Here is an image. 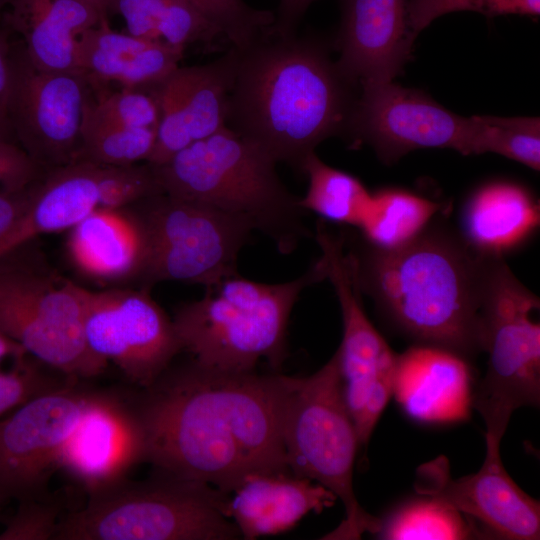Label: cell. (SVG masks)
<instances>
[{
	"label": "cell",
	"mask_w": 540,
	"mask_h": 540,
	"mask_svg": "<svg viewBox=\"0 0 540 540\" xmlns=\"http://www.w3.org/2000/svg\"><path fill=\"white\" fill-rule=\"evenodd\" d=\"M131 397L145 462L230 494L249 476L288 473L283 375L170 366Z\"/></svg>",
	"instance_id": "1"
},
{
	"label": "cell",
	"mask_w": 540,
	"mask_h": 540,
	"mask_svg": "<svg viewBox=\"0 0 540 540\" xmlns=\"http://www.w3.org/2000/svg\"><path fill=\"white\" fill-rule=\"evenodd\" d=\"M351 85L318 40L269 32L239 50L226 127L300 171L316 146L346 132Z\"/></svg>",
	"instance_id": "2"
},
{
	"label": "cell",
	"mask_w": 540,
	"mask_h": 540,
	"mask_svg": "<svg viewBox=\"0 0 540 540\" xmlns=\"http://www.w3.org/2000/svg\"><path fill=\"white\" fill-rule=\"evenodd\" d=\"M361 292L416 344L470 361L484 351L482 295L489 256L452 231L428 226L411 242L350 250Z\"/></svg>",
	"instance_id": "3"
},
{
	"label": "cell",
	"mask_w": 540,
	"mask_h": 540,
	"mask_svg": "<svg viewBox=\"0 0 540 540\" xmlns=\"http://www.w3.org/2000/svg\"><path fill=\"white\" fill-rule=\"evenodd\" d=\"M276 165L258 145L224 127L152 166L165 194L246 218L288 254L309 231L306 211Z\"/></svg>",
	"instance_id": "4"
},
{
	"label": "cell",
	"mask_w": 540,
	"mask_h": 540,
	"mask_svg": "<svg viewBox=\"0 0 540 540\" xmlns=\"http://www.w3.org/2000/svg\"><path fill=\"white\" fill-rule=\"evenodd\" d=\"M324 279L320 257L287 282L262 283L236 274L205 287L200 299L182 304L172 318L181 349L209 369L254 371L262 358L279 367L295 303L305 288Z\"/></svg>",
	"instance_id": "5"
},
{
	"label": "cell",
	"mask_w": 540,
	"mask_h": 540,
	"mask_svg": "<svg viewBox=\"0 0 540 540\" xmlns=\"http://www.w3.org/2000/svg\"><path fill=\"white\" fill-rule=\"evenodd\" d=\"M88 494L86 505L60 518L55 540H232L229 494L205 482L157 470Z\"/></svg>",
	"instance_id": "6"
},
{
	"label": "cell",
	"mask_w": 540,
	"mask_h": 540,
	"mask_svg": "<svg viewBox=\"0 0 540 540\" xmlns=\"http://www.w3.org/2000/svg\"><path fill=\"white\" fill-rule=\"evenodd\" d=\"M282 438L292 475L316 481L344 505L345 518L324 539L354 540L375 535L381 518L366 512L353 489L359 441L348 411L338 352L314 374L283 375Z\"/></svg>",
	"instance_id": "7"
},
{
	"label": "cell",
	"mask_w": 540,
	"mask_h": 540,
	"mask_svg": "<svg viewBox=\"0 0 540 540\" xmlns=\"http://www.w3.org/2000/svg\"><path fill=\"white\" fill-rule=\"evenodd\" d=\"M538 297L502 257L488 259L481 305L487 370L474 384L471 406L486 425V444L500 445L513 412L540 403Z\"/></svg>",
	"instance_id": "8"
},
{
	"label": "cell",
	"mask_w": 540,
	"mask_h": 540,
	"mask_svg": "<svg viewBox=\"0 0 540 540\" xmlns=\"http://www.w3.org/2000/svg\"><path fill=\"white\" fill-rule=\"evenodd\" d=\"M21 248L0 259V329L56 372L98 376L108 364L85 339L90 290L20 257Z\"/></svg>",
	"instance_id": "9"
},
{
	"label": "cell",
	"mask_w": 540,
	"mask_h": 540,
	"mask_svg": "<svg viewBox=\"0 0 540 540\" xmlns=\"http://www.w3.org/2000/svg\"><path fill=\"white\" fill-rule=\"evenodd\" d=\"M146 241L141 280L211 286L238 273L242 248L255 230L241 216L165 193L131 206Z\"/></svg>",
	"instance_id": "10"
},
{
	"label": "cell",
	"mask_w": 540,
	"mask_h": 540,
	"mask_svg": "<svg viewBox=\"0 0 540 540\" xmlns=\"http://www.w3.org/2000/svg\"><path fill=\"white\" fill-rule=\"evenodd\" d=\"M90 94L83 73L40 69L21 40H13L10 127L15 142L45 171L76 161Z\"/></svg>",
	"instance_id": "11"
},
{
	"label": "cell",
	"mask_w": 540,
	"mask_h": 540,
	"mask_svg": "<svg viewBox=\"0 0 540 540\" xmlns=\"http://www.w3.org/2000/svg\"><path fill=\"white\" fill-rule=\"evenodd\" d=\"M361 86L346 129L354 144H369L385 163L425 148L471 155L472 117L454 114L425 93L392 81Z\"/></svg>",
	"instance_id": "12"
},
{
	"label": "cell",
	"mask_w": 540,
	"mask_h": 540,
	"mask_svg": "<svg viewBox=\"0 0 540 540\" xmlns=\"http://www.w3.org/2000/svg\"><path fill=\"white\" fill-rule=\"evenodd\" d=\"M84 333L95 356L140 388L150 386L182 351L172 318L148 288L90 290Z\"/></svg>",
	"instance_id": "13"
},
{
	"label": "cell",
	"mask_w": 540,
	"mask_h": 540,
	"mask_svg": "<svg viewBox=\"0 0 540 540\" xmlns=\"http://www.w3.org/2000/svg\"><path fill=\"white\" fill-rule=\"evenodd\" d=\"M79 379L38 395L0 420V495L38 497L94 390Z\"/></svg>",
	"instance_id": "14"
},
{
	"label": "cell",
	"mask_w": 540,
	"mask_h": 540,
	"mask_svg": "<svg viewBox=\"0 0 540 540\" xmlns=\"http://www.w3.org/2000/svg\"><path fill=\"white\" fill-rule=\"evenodd\" d=\"M418 495L436 499L480 524L488 536L509 540L540 538V504L509 476L500 445L486 444V457L475 474L453 479L440 455L416 470Z\"/></svg>",
	"instance_id": "15"
},
{
	"label": "cell",
	"mask_w": 540,
	"mask_h": 540,
	"mask_svg": "<svg viewBox=\"0 0 540 540\" xmlns=\"http://www.w3.org/2000/svg\"><path fill=\"white\" fill-rule=\"evenodd\" d=\"M328 279L339 301L343 337L337 349L343 392L348 411L355 421L368 392L380 378L396 373L397 357L368 319L361 300L353 255L343 236L317 223L316 236Z\"/></svg>",
	"instance_id": "16"
},
{
	"label": "cell",
	"mask_w": 540,
	"mask_h": 540,
	"mask_svg": "<svg viewBox=\"0 0 540 540\" xmlns=\"http://www.w3.org/2000/svg\"><path fill=\"white\" fill-rule=\"evenodd\" d=\"M239 57L230 49L218 59L196 66H178L149 88L157 99L160 119L147 163L158 166L180 150L226 127L228 98Z\"/></svg>",
	"instance_id": "17"
},
{
	"label": "cell",
	"mask_w": 540,
	"mask_h": 540,
	"mask_svg": "<svg viewBox=\"0 0 540 540\" xmlns=\"http://www.w3.org/2000/svg\"><path fill=\"white\" fill-rule=\"evenodd\" d=\"M141 462L144 436L131 397L94 391L62 448L58 469L90 494L128 477Z\"/></svg>",
	"instance_id": "18"
},
{
	"label": "cell",
	"mask_w": 540,
	"mask_h": 540,
	"mask_svg": "<svg viewBox=\"0 0 540 540\" xmlns=\"http://www.w3.org/2000/svg\"><path fill=\"white\" fill-rule=\"evenodd\" d=\"M408 0H339L336 39L341 74L352 84L387 82L408 61L416 36Z\"/></svg>",
	"instance_id": "19"
},
{
	"label": "cell",
	"mask_w": 540,
	"mask_h": 540,
	"mask_svg": "<svg viewBox=\"0 0 540 540\" xmlns=\"http://www.w3.org/2000/svg\"><path fill=\"white\" fill-rule=\"evenodd\" d=\"M469 361L430 345L398 355L393 394L404 412L423 423H451L469 416L473 394Z\"/></svg>",
	"instance_id": "20"
},
{
	"label": "cell",
	"mask_w": 540,
	"mask_h": 540,
	"mask_svg": "<svg viewBox=\"0 0 540 540\" xmlns=\"http://www.w3.org/2000/svg\"><path fill=\"white\" fill-rule=\"evenodd\" d=\"M183 53L161 40L114 31L103 18L79 36L76 62L93 91L111 82L149 89L179 66Z\"/></svg>",
	"instance_id": "21"
},
{
	"label": "cell",
	"mask_w": 540,
	"mask_h": 540,
	"mask_svg": "<svg viewBox=\"0 0 540 540\" xmlns=\"http://www.w3.org/2000/svg\"><path fill=\"white\" fill-rule=\"evenodd\" d=\"M68 231V258L82 275L105 283L141 279L146 241L131 207L98 208Z\"/></svg>",
	"instance_id": "22"
},
{
	"label": "cell",
	"mask_w": 540,
	"mask_h": 540,
	"mask_svg": "<svg viewBox=\"0 0 540 540\" xmlns=\"http://www.w3.org/2000/svg\"><path fill=\"white\" fill-rule=\"evenodd\" d=\"M103 18L85 0H12L1 24L20 37L38 68L78 71V38Z\"/></svg>",
	"instance_id": "23"
},
{
	"label": "cell",
	"mask_w": 540,
	"mask_h": 540,
	"mask_svg": "<svg viewBox=\"0 0 540 540\" xmlns=\"http://www.w3.org/2000/svg\"><path fill=\"white\" fill-rule=\"evenodd\" d=\"M234 493L230 516L247 540L287 531L309 512L319 513L337 500L321 484L288 473L251 475Z\"/></svg>",
	"instance_id": "24"
},
{
	"label": "cell",
	"mask_w": 540,
	"mask_h": 540,
	"mask_svg": "<svg viewBox=\"0 0 540 540\" xmlns=\"http://www.w3.org/2000/svg\"><path fill=\"white\" fill-rule=\"evenodd\" d=\"M539 205L520 185L492 182L476 190L462 212V237L477 252L502 257L539 225Z\"/></svg>",
	"instance_id": "25"
},
{
	"label": "cell",
	"mask_w": 540,
	"mask_h": 540,
	"mask_svg": "<svg viewBox=\"0 0 540 540\" xmlns=\"http://www.w3.org/2000/svg\"><path fill=\"white\" fill-rule=\"evenodd\" d=\"M101 167L75 161L47 171L34 185L25 214L28 230L36 237L70 230L100 208Z\"/></svg>",
	"instance_id": "26"
},
{
	"label": "cell",
	"mask_w": 540,
	"mask_h": 540,
	"mask_svg": "<svg viewBox=\"0 0 540 540\" xmlns=\"http://www.w3.org/2000/svg\"><path fill=\"white\" fill-rule=\"evenodd\" d=\"M440 209V203L410 191L384 189L371 194L358 228L367 244L391 250L420 235Z\"/></svg>",
	"instance_id": "27"
},
{
	"label": "cell",
	"mask_w": 540,
	"mask_h": 540,
	"mask_svg": "<svg viewBox=\"0 0 540 540\" xmlns=\"http://www.w3.org/2000/svg\"><path fill=\"white\" fill-rule=\"evenodd\" d=\"M308 179L299 204L325 220L358 227L371 194L354 176L324 163L314 152L304 159L301 170Z\"/></svg>",
	"instance_id": "28"
},
{
	"label": "cell",
	"mask_w": 540,
	"mask_h": 540,
	"mask_svg": "<svg viewBox=\"0 0 540 540\" xmlns=\"http://www.w3.org/2000/svg\"><path fill=\"white\" fill-rule=\"evenodd\" d=\"M410 499L393 509L375 534L381 539L459 540L488 537L477 522L430 497Z\"/></svg>",
	"instance_id": "29"
},
{
	"label": "cell",
	"mask_w": 540,
	"mask_h": 540,
	"mask_svg": "<svg viewBox=\"0 0 540 540\" xmlns=\"http://www.w3.org/2000/svg\"><path fill=\"white\" fill-rule=\"evenodd\" d=\"M156 134L155 129L132 128L100 120L85 108L76 161L103 166L147 162L155 146Z\"/></svg>",
	"instance_id": "30"
},
{
	"label": "cell",
	"mask_w": 540,
	"mask_h": 540,
	"mask_svg": "<svg viewBox=\"0 0 540 540\" xmlns=\"http://www.w3.org/2000/svg\"><path fill=\"white\" fill-rule=\"evenodd\" d=\"M472 117L474 120L472 154L496 153L539 171L538 117Z\"/></svg>",
	"instance_id": "31"
},
{
	"label": "cell",
	"mask_w": 540,
	"mask_h": 540,
	"mask_svg": "<svg viewBox=\"0 0 540 540\" xmlns=\"http://www.w3.org/2000/svg\"><path fill=\"white\" fill-rule=\"evenodd\" d=\"M85 108L100 120L132 128L157 130L160 119L159 105L151 89L91 90Z\"/></svg>",
	"instance_id": "32"
},
{
	"label": "cell",
	"mask_w": 540,
	"mask_h": 540,
	"mask_svg": "<svg viewBox=\"0 0 540 540\" xmlns=\"http://www.w3.org/2000/svg\"><path fill=\"white\" fill-rule=\"evenodd\" d=\"M219 27L231 46L244 50L270 32L275 13L249 6L243 0H193Z\"/></svg>",
	"instance_id": "33"
},
{
	"label": "cell",
	"mask_w": 540,
	"mask_h": 540,
	"mask_svg": "<svg viewBox=\"0 0 540 540\" xmlns=\"http://www.w3.org/2000/svg\"><path fill=\"white\" fill-rule=\"evenodd\" d=\"M407 10L411 30L417 37L435 19L453 12H476L488 18L538 17L540 0H408Z\"/></svg>",
	"instance_id": "34"
},
{
	"label": "cell",
	"mask_w": 540,
	"mask_h": 540,
	"mask_svg": "<svg viewBox=\"0 0 540 540\" xmlns=\"http://www.w3.org/2000/svg\"><path fill=\"white\" fill-rule=\"evenodd\" d=\"M28 355L16 359L12 370L0 372V420L30 399L61 387L72 377L54 376L44 371Z\"/></svg>",
	"instance_id": "35"
},
{
	"label": "cell",
	"mask_w": 540,
	"mask_h": 540,
	"mask_svg": "<svg viewBox=\"0 0 540 540\" xmlns=\"http://www.w3.org/2000/svg\"><path fill=\"white\" fill-rule=\"evenodd\" d=\"M20 501L0 533V540H55L60 521L59 504L40 501L37 497Z\"/></svg>",
	"instance_id": "36"
},
{
	"label": "cell",
	"mask_w": 540,
	"mask_h": 540,
	"mask_svg": "<svg viewBox=\"0 0 540 540\" xmlns=\"http://www.w3.org/2000/svg\"><path fill=\"white\" fill-rule=\"evenodd\" d=\"M168 0H110L108 15L118 14L126 22L128 34L160 40L159 28L166 17Z\"/></svg>",
	"instance_id": "37"
},
{
	"label": "cell",
	"mask_w": 540,
	"mask_h": 540,
	"mask_svg": "<svg viewBox=\"0 0 540 540\" xmlns=\"http://www.w3.org/2000/svg\"><path fill=\"white\" fill-rule=\"evenodd\" d=\"M16 142L0 139V190H22L46 173Z\"/></svg>",
	"instance_id": "38"
},
{
	"label": "cell",
	"mask_w": 540,
	"mask_h": 540,
	"mask_svg": "<svg viewBox=\"0 0 540 540\" xmlns=\"http://www.w3.org/2000/svg\"><path fill=\"white\" fill-rule=\"evenodd\" d=\"M395 374L378 379L370 388L364 406L354 421L359 445H365L391 396L393 395Z\"/></svg>",
	"instance_id": "39"
},
{
	"label": "cell",
	"mask_w": 540,
	"mask_h": 540,
	"mask_svg": "<svg viewBox=\"0 0 540 540\" xmlns=\"http://www.w3.org/2000/svg\"><path fill=\"white\" fill-rule=\"evenodd\" d=\"M12 35L0 24V139L15 142L8 115L12 86Z\"/></svg>",
	"instance_id": "40"
},
{
	"label": "cell",
	"mask_w": 540,
	"mask_h": 540,
	"mask_svg": "<svg viewBox=\"0 0 540 540\" xmlns=\"http://www.w3.org/2000/svg\"><path fill=\"white\" fill-rule=\"evenodd\" d=\"M34 185L22 190H0V241L22 219L30 204Z\"/></svg>",
	"instance_id": "41"
},
{
	"label": "cell",
	"mask_w": 540,
	"mask_h": 540,
	"mask_svg": "<svg viewBox=\"0 0 540 540\" xmlns=\"http://www.w3.org/2000/svg\"><path fill=\"white\" fill-rule=\"evenodd\" d=\"M316 1L318 0H280L270 33L281 37L295 35L307 9Z\"/></svg>",
	"instance_id": "42"
},
{
	"label": "cell",
	"mask_w": 540,
	"mask_h": 540,
	"mask_svg": "<svg viewBox=\"0 0 540 540\" xmlns=\"http://www.w3.org/2000/svg\"><path fill=\"white\" fill-rule=\"evenodd\" d=\"M97 9L102 17L108 18V5L110 0H85Z\"/></svg>",
	"instance_id": "43"
},
{
	"label": "cell",
	"mask_w": 540,
	"mask_h": 540,
	"mask_svg": "<svg viewBox=\"0 0 540 540\" xmlns=\"http://www.w3.org/2000/svg\"><path fill=\"white\" fill-rule=\"evenodd\" d=\"M11 2L12 0H0V24L2 23L3 15Z\"/></svg>",
	"instance_id": "44"
},
{
	"label": "cell",
	"mask_w": 540,
	"mask_h": 540,
	"mask_svg": "<svg viewBox=\"0 0 540 540\" xmlns=\"http://www.w3.org/2000/svg\"><path fill=\"white\" fill-rule=\"evenodd\" d=\"M4 500H5V499L0 495V510H1V506H2V504H3V502H4Z\"/></svg>",
	"instance_id": "45"
}]
</instances>
